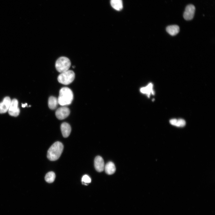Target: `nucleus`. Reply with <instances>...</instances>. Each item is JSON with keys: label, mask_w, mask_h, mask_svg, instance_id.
Returning a JSON list of instances; mask_svg holds the SVG:
<instances>
[{"label": "nucleus", "mask_w": 215, "mask_h": 215, "mask_svg": "<svg viewBox=\"0 0 215 215\" xmlns=\"http://www.w3.org/2000/svg\"><path fill=\"white\" fill-rule=\"evenodd\" d=\"M75 66L74 65L72 66V67L73 68H75Z\"/></svg>", "instance_id": "obj_20"}, {"label": "nucleus", "mask_w": 215, "mask_h": 215, "mask_svg": "<svg viewBox=\"0 0 215 215\" xmlns=\"http://www.w3.org/2000/svg\"><path fill=\"white\" fill-rule=\"evenodd\" d=\"M61 130L63 136L66 138L69 136L71 129V126L68 123L63 122L61 125Z\"/></svg>", "instance_id": "obj_10"}, {"label": "nucleus", "mask_w": 215, "mask_h": 215, "mask_svg": "<svg viewBox=\"0 0 215 215\" xmlns=\"http://www.w3.org/2000/svg\"><path fill=\"white\" fill-rule=\"evenodd\" d=\"M94 167L96 170L99 172H101L104 170L105 167L104 161L100 156H96L94 161Z\"/></svg>", "instance_id": "obj_8"}, {"label": "nucleus", "mask_w": 215, "mask_h": 215, "mask_svg": "<svg viewBox=\"0 0 215 215\" xmlns=\"http://www.w3.org/2000/svg\"><path fill=\"white\" fill-rule=\"evenodd\" d=\"M70 113V110L68 108L63 106L58 108L56 111L55 114L57 119L62 120L67 118Z\"/></svg>", "instance_id": "obj_6"}, {"label": "nucleus", "mask_w": 215, "mask_h": 215, "mask_svg": "<svg viewBox=\"0 0 215 215\" xmlns=\"http://www.w3.org/2000/svg\"><path fill=\"white\" fill-rule=\"evenodd\" d=\"M64 146L60 142L57 141L54 143L48 150L47 157L50 160L54 161L58 159L61 155Z\"/></svg>", "instance_id": "obj_2"}, {"label": "nucleus", "mask_w": 215, "mask_h": 215, "mask_svg": "<svg viewBox=\"0 0 215 215\" xmlns=\"http://www.w3.org/2000/svg\"><path fill=\"white\" fill-rule=\"evenodd\" d=\"M110 4L113 8L117 11L121 10L123 8L122 0H111Z\"/></svg>", "instance_id": "obj_16"}, {"label": "nucleus", "mask_w": 215, "mask_h": 215, "mask_svg": "<svg viewBox=\"0 0 215 215\" xmlns=\"http://www.w3.org/2000/svg\"><path fill=\"white\" fill-rule=\"evenodd\" d=\"M82 181L83 184L87 185V183L91 182V179L88 175H85L82 177Z\"/></svg>", "instance_id": "obj_18"}, {"label": "nucleus", "mask_w": 215, "mask_h": 215, "mask_svg": "<svg viewBox=\"0 0 215 215\" xmlns=\"http://www.w3.org/2000/svg\"><path fill=\"white\" fill-rule=\"evenodd\" d=\"M195 7L192 4H189L187 6L183 14V17L185 19L190 20L194 17L195 12Z\"/></svg>", "instance_id": "obj_7"}, {"label": "nucleus", "mask_w": 215, "mask_h": 215, "mask_svg": "<svg viewBox=\"0 0 215 215\" xmlns=\"http://www.w3.org/2000/svg\"><path fill=\"white\" fill-rule=\"evenodd\" d=\"M104 169L107 174L111 175L115 173L116 168L114 164L111 162H109L105 165Z\"/></svg>", "instance_id": "obj_12"}, {"label": "nucleus", "mask_w": 215, "mask_h": 215, "mask_svg": "<svg viewBox=\"0 0 215 215\" xmlns=\"http://www.w3.org/2000/svg\"><path fill=\"white\" fill-rule=\"evenodd\" d=\"M11 102L10 97L7 96L4 98L3 101L0 103V113H5L8 110Z\"/></svg>", "instance_id": "obj_9"}, {"label": "nucleus", "mask_w": 215, "mask_h": 215, "mask_svg": "<svg viewBox=\"0 0 215 215\" xmlns=\"http://www.w3.org/2000/svg\"><path fill=\"white\" fill-rule=\"evenodd\" d=\"M71 64V62L68 58L62 56L56 60L55 67L57 70L61 73L68 70Z\"/></svg>", "instance_id": "obj_3"}, {"label": "nucleus", "mask_w": 215, "mask_h": 215, "mask_svg": "<svg viewBox=\"0 0 215 215\" xmlns=\"http://www.w3.org/2000/svg\"><path fill=\"white\" fill-rule=\"evenodd\" d=\"M170 123L172 125L178 127H183L186 125L185 121L182 119H173L170 120Z\"/></svg>", "instance_id": "obj_15"}, {"label": "nucleus", "mask_w": 215, "mask_h": 215, "mask_svg": "<svg viewBox=\"0 0 215 215\" xmlns=\"http://www.w3.org/2000/svg\"><path fill=\"white\" fill-rule=\"evenodd\" d=\"M59 104L58 99L53 96H50L48 100V105L49 108L51 110H54L56 108Z\"/></svg>", "instance_id": "obj_14"}, {"label": "nucleus", "mask_w": 215, "mask_h": 215, "mask_svg": "<svg viewBox=\"0 0 215 215\" xmlns=\"http://www.w3.org/2000/svg\"><path fill=\"white\" fill-rule=\"evenodd\" d=\"M140 91L142 93L146 94L149 97L151 94H154L153 90V85L151 83H149L145 87L141 88Z\"/></svg>", "instance_id": "obj_11"}, {"label": "nucleus", "mask_w": 215, "mask_h": 215, "mask_svg": "<svg viewBox=\"0 0 215 215\" xmlns=\"http://www.w3.org/2000/svg\"><path fill=\"white\" fill-rule=\"evenodd\" d=\"M26 106H27V103H25V104H22V107L23 108H24V107H25Z\"/></svg>", "instance_id": "obj_19"}, {"label": "nucleus", "mask_w": 215, "mask_h": 215, "mask_svg": "<svg viewBox=\"0 0 215 215\" xmlns=\"http://www.w3.org/2000/svg\"><path fill=\"white\" fill-rule=\"evenodd\" d=\"M18 102L16 99L11 100L8 111L9 115L13 116H17L20 113V110L18 107Z\"/></svg>", "instance_id": "obj_5"}, {"label": "nucleus", "mask_w": 215, "mask_h": 215, "mask_svg": "<svg viewBox=\"0 0 215 215\" xmlns=\"http://www.w3.org/2000/svg\"><path fill=\"white\" fill-rule=\"evenodd\" d=\"M75 77L74 72L73 70H68L61 73L58 76L57 79L60 83L64 85H68L73 82Z\"/></svg>", "instance_id": "obj_4"}, {"label": "nucleus", "mask_w": 215, "mask_h": 215, "mask_svg": "<svg viewBox=\"0 0 215 215\" xmlns=\"http://www.w3.org/2000/svg\"><path fill=\"white\" fill-rule=\"evenodd\" d=\"M55 177V173L53 171H50L46 174L45 177V179L47 182L51 183L54 181Z\"/></svg>", "instance_id": "obj_17"}, {"label": "nucleus", "mask_w": 215, "mask_h": 215, "mask_svg": "<svg viewBox=\"0 0 215 215\" xmlns=\"http://www.w3.org/2000/svg\"><path fill=\"white\" fill-rule=\"evenodd\" d=\"M73 95L71 90L67 87L62 88L59 92L58 98L59 104L65 106L71 104L73 99Z\"/></svg>", "instance_id": "obj_1"}, {"label": "nucleus", "mask_w": 215, "mask_h": 215, "mask_svg": "<svg viewBox=\"0 0 215 215\" xmlns=\"http://www.w3.org/2000/svg\"><path fill=\"white\" fill-rule=\"evenodd\" d=\"M167 32L171 36H175L179 32V28L176 25H171L168 26L166 28Z\"/></svg>", "instance_id": "obj_13"}]
</instances>
